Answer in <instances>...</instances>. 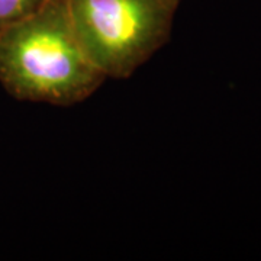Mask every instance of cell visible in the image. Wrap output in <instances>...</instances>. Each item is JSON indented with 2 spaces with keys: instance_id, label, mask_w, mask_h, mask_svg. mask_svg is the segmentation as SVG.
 Instances as JSON below:
<instances>
[{
  "instance_id": "obj_3",
  "label": "cell",
  "mask_w": 261,
  "mask_h": 261,
  "mask_svg": "<svg viewBox=\"0 0 261 261\" xmlns=\"http://www.w3.org/2000/svg\"><path fill=\"white\" fill-rule=\"evenodd\" d=\"M47 0H0V32L41 9Z\"/></svg>"
},
{
  "instance_id": "obj_2",
  "label": "cell",
  "mask_w": 261,
  "mask_h": 261,
  "mask_svg": "<svg viewBox=\"0 0 261 261\" xmlns=\"http://www.w3.org/2000/svg\"><path fill=\"white\" fill-rule=\"evenodd\" d=\"M180 0H67L75 34L105 77L126 79L168 41Z\"/></svg>"
},
{
  "instance_id": "obj_1",
  "label": "cell",
  "mask_w": 261,
  "mask_h": 261,
  "mask_svg": "<svg viewBox=\"0 0 261 261\" xmlns=\"http://www.w3.org/2000/svg\"><path fill=\"white\" fill-rule=\"evenodd\" d=\"M105 80L75 34L67 0H47L0 32V83L18 100L71 106Z\"/></svg>"
}]
</instances>
